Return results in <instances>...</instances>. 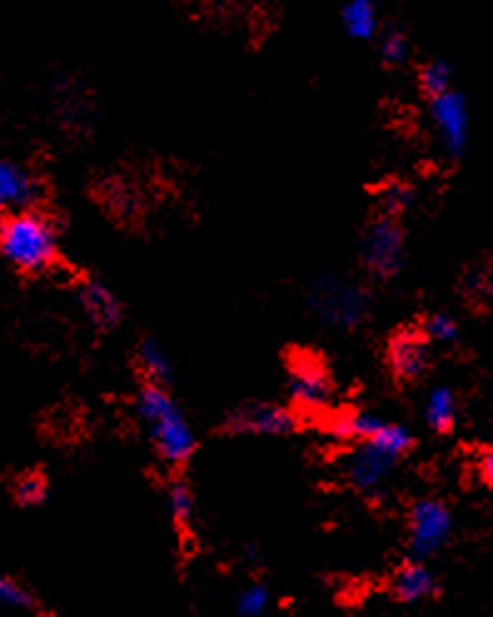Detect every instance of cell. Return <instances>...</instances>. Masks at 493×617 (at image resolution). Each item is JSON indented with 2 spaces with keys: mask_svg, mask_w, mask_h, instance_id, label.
Returning a JSON list of instances; mask_svg holds the SVG:
<instances>
[{
  "mask_svg": "<svg viewBox=\"0 0 493 617\" xmlns=\"http://www.w3.org/2000/svg\"><path fill=\"white\" fill-rule=\"evenodd\" d=\"M135 411L150 431L152 446L172 466H182L197 448V436L170 391L160 384H147L137 394Z\"/></svg>",
  "mask_w": 493,
  "mask_h": 617,
  "instance_id": "7a4b0ae2",
  "label": "cell"
},
{
  "mask_svg": "<svg viewBox=\"0 0 493 617\" xmlns=\"http://www.w3.org/2000/svg\"><path fill=\"white\" fill-rule=\"evenodd\" d=\"M13 493L20 506L35 508L40 506V503H45V498H48V483H45V478L40 476V473H25V476H20L18 481H15Z\"/></svg>",
  "mask_w": 493,
  "mask_h": 617,
  "instance_id": "d6986e66",
  "label": "cell"
},
{
  "mask_svg": "<svg viewBox=\"0 0 493 617\" xmlns=\"http://www.w3.org/2000/svg\"><path fill=\"white\" fill-rule=\"evenodd\" d=\"M381 426H384V418H379L376 413L359 411L339 416L337 421L329 426V431H332V436L339 438V441H367Z\"/></svg>",
  "mask_w": 493,
  "mask_h": 617,
  "instance_id": "2e32d148",
  "label": "cell"
},
{
  "mask_svg": "<svg viewBox=\"0 0 493 617\" xmlns=\"http://www.w3.org/2000/svg\"><path fill=\"white\" fill-rule=\"evenodd\" d=\"M431 122L439 135L441 147L451 160H459L469 147V105H466L464 95L456 90H446V93L431 98Z\"/></svg>",
  "mask_w": 493,
  "mask_h": 617,
  "instance_id": "8992f818",
  "label": "cell"
},
{
  "mask_svg": "<svg viewBox=\"0 0 493 617\" xmlns=\"http://www.w3.org/2000/svg\"><path fill=\"white\" fill-rule=\"evenodd\" d=\"M78 299L85 314L98 326L110 329V326L120 324V319H123V304H120V299L115 297L113 289H108L103 282H98V279H88V282L80 284Z\"/></svg>",
  "mask_w": 493,
  "mask_h": 617,
  "instance_id": "7c38bea8",
  "label": "cell"
},
{
  "mask_svg": "<svg viewBox=\"0 0 493 617\" xmlns=\"http://www.w3.org/2000/svg\"><path fill=\"white\" fill-rule=\"evenodd\" d=\"M364 269L376 279H391L404 267V232L391 214H379L371 219L362 234Z\"/></svg>",
  "mask_w": 493,
  "mask_h": 617,
  "instance_id": "277c9868",
  "label": "cell"
},
{
  "mask_svg": "<svg viewBox=\"0 0 493 617\" xmlns=\"http://www.w3.org/2000/svg\"><path fill=\"white\" fill-rule=\"evenodd\" d=\"M289 396L299 409L324 411L332 406L334 384L329 379L327 369L314 359H299L292 364L289 374Z\"/></svg>",
  "mask_w": 493,
  "mask_h": 617,
  "instance_id": "9c48e42d",
  "label": "cell"
},
{
  "mask_svg": "<svg viewBox=\"0 0 493 617\" xmlns=\"http://www.w3.org/2000/svg\"><path fill=\"white\" fill-rule=\"evenodd\" d=\"M40 192H43V187L25 167L10 160H0V209L18 212V209L33 207Z\"/></svg>",
  "mask_w": 493,
  "mask_h": 617,
  "instance_id": "30bf717a",
  "label": "cell"
},
{
  "mask_svg": "<svg viewBox=\"0 0 493 617\" xmlns=\"http://www.w3.org/2000/svg\"><path fill=\"white\" fill-rule=\"evenodd\" d=\"M369 292L362 284L339 274H324L309 289V307L327 324L354 329L369 314Z\"/></svg>",
  "mask_w": 493,
  "mask_h": 617,
  "instance_id": "3957f363",
  "label": "cell"
},
{
  "mask_svg": "<svg viewBox=\"0 0 493 617\" xmlns=\"http://www.w3.org/2000/svg\"><path fill=\"white\" fill-rule=\"evenodd\" d=\"M479 473L486 483L493 481V453L491 451L484 453V456L479 458Z\"/></svg>",
  "mask_w": 493,
  "mask_h": 617,
  "instance_id": "4316f807",
  "label": "cell"
},
{
  "mask_svg": "<svg viewBox=\"0 0 493 617\" xmlns=\"http://www.w3.org/2000/svg\"><path fill=\"white\" fill-rule=\"evenodd\" d=\"M379 53L386 65H401L409 58V40H406V35L401 33V30H386V33L381 35Z\"/></svg>",
  "mask_w": 493,
  "mask_h": 617,
  "instance_id": "603a6c76",
  "label": "cell"
},
{
  "mask_svg": "<svg viewBox=\"0 0 493 617\" xmlns=\"http://www.w3.org/2000/svg\"><path fill=\"white\" fill-rule=\"evenodd\" d=\"M0 605L8 610H35V598L18 580L0 573Z\"/></svg>",
  "mask_w": 493,
  "mask_h": 617,
  "instance_id": "44dd1931",
  "label": "cell"
},
{
  "mask_svg": "<svg viewBox=\"0 0 493 617\" xmlns=\"http://www.w3.org/2000/svg\"><path fill=\"white\" fill-rule=\"evenodd\" d=\"M454 530V518L446 503L436 498L416 501L409 515V553L414 560H429L446 548Z\"/></svg>",
  "mask_w": 493,
  "mask_h": 617,
  "instance_id": "5b68a950",
  "label": "cell"
},
{
  "mask_svg": "<svg viewBox=\"0 0 493 617\" xmlns=\"http://www.w3.org/2000/svg\"><path fill=\"white\" fill-rule=\"evenodd\" d=\"M424 336L431 341H439V344H456L461 336L459 324L451 319L449 314H434L424 321Z\"/></svg>",
  "mask_w": 493,
  "mask_h": 617,
  "instance_id": "7402d4cb",
  "label": "cell"
},
{
  "mask_svg": "<svg viewBox=\"0 0 493 617\" xmlns=\"http://www.w3.org/2000/svg\"><path fill=\"white\" fill-rule=\"evenodd\" d=\"M469 287H471V292H476L479 297H489V294H491V272H486V269H479V272L471 274Z\"/></svg>",
  "mask_w": 493,
  "mask_h": 617,
  "instance_id": "484cf974",
  "label": "cell"
},
{
  "mask_svg": "<svg viewBox=\"0 0 493 617\" xmlns=\"http://www.w3.org/2000/svg\"><path fill=\"white\" fill-rule=\"evenodd\" d=\"M167 506H170L175 523L190 525L192 518H195V496H192L190 486H185V483H172L170 493H167Z\"/></svg>",
  "mask_w": 493,
  "mask_h": 617,
  "instance_id": "ffe728a7",
  "label": "cell"
},
{
  "mask_svg": "<svg viewBox=\"0 0 493 617\" xmlns=\"http://www.w3.org/2000/svg\"><path fill=\"white\" fill-rule=\"evenodd\" d=\"M342 25L349 38H374L376 30H379V15H376L374 0H347L342 8Z\"/></svg>",
  "mask_w": 493,
  "mask_h": 617,
  "instance_id": "5bb4252c",
  "label": "cell"
},
{
  "mask_svg": "<svg viewBox=\"0 0 493 617\" xmlns=\"http://www.w3.org/2000/svg\"><path fill=\"white\" fill-rule=\"evenodd\" d=\"M391 593L401 600V603H421L429 600L436 593V578L424 560H411L391 580Z\"/></svg>",
  "mask_w": 493,
  "mask_h": 617,
  "instance_id": "4fadbf2b",
  "label": "cell"
},
{
  "mask_svg": "<svg viewBox=\"0 0 493 617\" xmlns=\"http://www.w3.org/2000/svg\"><path fill=\"white\" fill-rule=\"evenodd\" d=\"M58 252V227L40 209H18L0 222V254L20 272H45L55 264Z\"/></svg>",
  "mask_w": 493,
  "mask_h": 617,
  "instance_id": "6da1fadb",
  "label": "cell"
},
{
  "mask_svg": "<svg viewBox=\"0 0 493 617\" xmlns=\"http://www.w3.org/2000/svg\"><path fill=\"white\" fill-rule=\"evenodd\" d=\"M396 461H399V456L381 448L379 443L362 441V446L347 461L349 483H352L354 491L367 493V496H379L389 486Z\"/></svg>",
  "mask_w": 493,
  "mask_h": 617,
  "instance_id": "52a82bcc",
  "label": "cell"
},
{
  "mask_svg": "<svg viewBox=\"0 0 493 617\" xmlns=\"http://www.w3.org/2000/svg\"><path fill=\"white\" fill-rule=\"evenodd\" d=\"M424 418L436 433H449L454 428L456 418H459V404H456L454 391L446 389V386L431 391L429 399H426Z\"/></svg>",
  "mask_w": 493,
  "mask_h": 617,
  "instance_id": "9a60e30c",
  "label": "cell"
},
{
  "mask_svg": "<svg viewBox=\"0 0 493 617\" xmlns=\"http://www.w3.org/2000/svg\"><path fill=\"white\" fill-rule=\"evenodd\" d=\"M451 78H454V73H451V65L446 60H429L419 70V85L429 98L451 90Z\"/></svg>",
  "mask_w": 493,
  "mask_h": 617,
  "instance_id": "ac0fdd59",
  "label": "cell"
},
{
  "mask_svg": "<svg viewBox=\"0 0 493 617\" xmlns=\"http://www.w3.org/2000/svg\"><path fill=\"white\" fill-rule=\"evenodd\" d=\"M137 361H140L142 374L150 379V384L165 386L172 379V359L157 341H142Z\"/></svg>",
  "mask_w": 493,
  "mask_h": 617,
  "instance_id": "e0dca14e",
  "label": "cell"
},
{
  "mask_svg": "<svg viewBox=\"0 0 493 617\" xmlns=\"http://www.w3.org/2000/svg\"><path fill=\"white\" fill-rule=\"evenodd\" d=\"M237 615L240 617H262L269 610V593L262 585L245 588L237 598Z\"/></svg>",
  "mask_w": 493,
  "mask_h": 617,
  "instance_id": "cb8c5ba5",
  "label": "cell"
},
{
  "mask_svg": "<svg viewBox=\"0 0 493 617\" xmlns=\"http://www.w3.org/2000/svg\"><path fill=\"white\" fill-rule=\"evenodd\" d=\"M294 428H297V413L277 404L242 406L225 421L227 433H247V436H287Z\"/></svg>",
  "mask_w": 493,
  "mask_h": 617,
  "instance_id": "ba28073f",
  "label": "cell"
},
{
  "mask_svg": "<svg viewBox=\"0 0 493 617\" xmlns=\"http://www.w3.org/2000/svg\"><path fill=\"white\" fill-rule=\"evenodd\" d=\"M414 200H416L414 187L404 185V182H399V185H389L384 190V195H381V202H384V212L391 214V217L406 212V209L414 205Z\"/></svg>",
  "mask_w": 493,
  "mask_h": 617,
  "instance_id": "d4e9b609",
  "label": "cell"
},
{
  "mask_svg": "<svg viewBox=\"0 0 493 617\" xmlns=\"http://www.w3.org/2000/svg\"><path fill=\"white\" fill-rule=\"evenodd\" d=\"M389 366L399 379L416 381L429 369V346L419 334H399L389 344Z\"/></svg>",
  "mask_w": 493,
  "mask_h": 617,
  "instance_id": "8fae6325",
  "label": "cell"
}]
</instances>
